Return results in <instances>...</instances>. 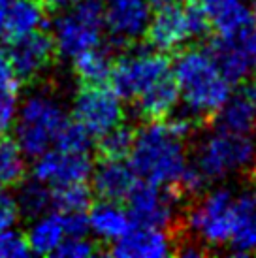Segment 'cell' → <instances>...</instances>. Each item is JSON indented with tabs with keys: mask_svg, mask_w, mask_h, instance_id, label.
<instances>
[{
	"mask_svg": "<svg viewBox=\"0 0 256 258\" xmlns=\"http://www.w3.org/2000/svg\"><path fill=\"white\" fill-rule=\"evenodd\" d=\"M254 14H256V6H254Z\"/></svg>",
	"mask_w": 256,
	"mask_h": 258,
	"instance_id": "obj_44",
	"label": "cell"
},
{
	"mask_svg": "<svg viewBox=\"0 0 256 258\" xmlns=\"http://www.w3.org/2000/svg\"><path fill=\"white\" fill-rule=\"evenodd\" d=\"M217 128L235 132V134H250L256 128V102L249 93L230 94L222 108L215 113Z\"/></svg>",
	"mask_w": 256,
	"mask_h": 258,
	"instance_id": "obj_22",
	"label": "cell"
},
{
	"mask_svg": "<svg viewBox=\"0 0 256 258\" xmlns=\"http://www.w3.org/2000/svg\"><path fill=\"white\" fill-rule=\"evenodd\" d=\"M8 45V57L19 81H30L43 74L57 53L53 36L43 29L17 38Z\"/></svg>",
	"mask_w": 256,
	"mask_h": 258,
	"instance_id": "obj_12",
	"label": "cell"
},
{
	"mask_svg": "<svg viewBox=\"0 0 256 258\" xmlns=\"http://www.w3.org/2000/svg\"><path fill=\"white\" fill-rule=\"evenodd\" d=\"M241 38H243V43H245V47L249 49L250 57L254 58V62H256V23H252V25H250L247 30H243Z\"/></svg>",
	"mask_w": 256,
	"mask_h": 258,
	"instance_id": "obj_38",
	"label": "cell"
},
{
	"mask_svg": "<svg viewBox=\"0 0 256 258\" xmlns=\"http://www.w3.org/2000/svg\"><path fill=\"white\" fill-rule=\"evenodd\" d=\"M93 173V162L87 153H72L51 147L34 158L32 177L47 186L87 183Z\"/></svg>",
	"mask_w": 256,
	"mask_h": 258,
	"instance_id": "obj_11",
	"label": "cell"
},
{
	"mask_svg": "<svg viewBox=\"0 0 256 258\" xmlns=\"http://www.w3.org/2000/svg\"><path fill=\"white\" fill-rule=\"evenodd\" d=\"M145 38L151 47L160 53L175 51L192 40L183 4L171 2L168 6L157 8V14L149 19Z\"/></svg>",
	"mask_w": 256,
	"mask_h": 258,
	"instance_id": "obj_13",
	"label": "cell"
},
{
	"mask_svg": "<svg viewBox=\"0 0 256 258\" xmlns=\"http://www.w3.org/2000/svg\"><path fill=\"white\" fill-rule=\"evenodd\" d=\"M171 74V62L166 53L157 49L128 51L111 66V89L122 100H134L157 81Z\"/></svg>",
	"mask_w": 256,
	"mask_h": 258,
	"instance_id": "obj_6",
	"label": "cell"
},
{
	"mask_svg": "<svg viewBox=\"0 0 256 258\" xmlns=\"http://www.w3.org/2000/svg\"><path fill=\"white\" fill-rule=\"evenodd\" d=\"M183 194L173 185H155L138 179L128 192V215L138 226L151 228H170Z\"/></svg>",
	"mask_w": 256,
	"mask_h": 258,
	"instance_id": "obj_8",
	"label": "cell"
},
{
	"mask_svg": "<svg viewBox=\"0 0 256 258\" xmlns=\"http://www.w3.org/2000/svg\"><path fill=\"white\" fill-rule=\"evenodd\" d=\"M134 144V130L117 124L115 128L104 132L98 136V155L102 158H113V160H124L130 155Z\"/></svg>",
	"mask_w": 256,
	"mask_h": 258,
	"instance_id": "obj_28",
	"label": "cell"
},
{
	"mask_svg": "<svg viewBox=\"0 0 256 258\" xmlns=\"http://www.w3.org/2000/svg\"><path fill=\"white\" fill-rule=\"evenodd\" d=\"M209 181L256 170V140L252 134H235L217 128L198 144L192 160Z\"/></svg>",
	"mask_w": 256,
	"mask_h": 258,
	"instance_id": "obj_4",
	"label": "cell"
},
{
	"mask_svg": "<svg viewBox=\"0 0 256 258\" xmlns=\"http://www.w3.org/2000/svg\"><path fill=\"white\" fill-rule=\"evenodd\" d=\"M30 254L27 237L14 228L0 234V258H25Z\"/></svg>",
	"mask_w": 256,
	"mask_h": 258,
	"instance_id": "obj_32",
	"label": "cell"
},
{
	"mask_svg": "<svg viewBox=\"0 0 256 258\" xmlns=\"http://www.w3.org/2000/svg\"><path fill=\"white\" fill-rule=\"evenodd\" d=\"M104 27L115 47H126L145 36L151 19V4L147 0H102Z\"/></svg>",
	"mask_w": 256,
	"mask_h": 258,
	"instance_id": "obj_10",
	"label": "cell"
},
{
	"mask_svg": "<svg viewBox=\"0 0 256 258\" xmlns=\"http://www.w3.org/2000/svg\"><path fill=\"white\" fill-rule=\"evenodd\" d=\"M45 12H53V14H62L64 10L74 4V0H40Z\"/></svg>",
	"mask_w": 256,
	"mask_h": 258,
	"instance_id": "obj_39",
	"label": "cell"
},
{
	"mask_svg": "<svg viewBox=\"0 0 256 258\" xmlns=\"http://www.w3.org/2000/svg\"><path fill=\"white\" fill-rule=\"evenodd\" d=\"M226 247L239 256L256 252V188L235 194L234 221Z\"/></svg>",
	"mask_w": 256,
	"mask_h": 258,
	"instance_id": "obj_17",
	"label": "cell"
},
{
	"mask_svg": "<svg viewBox=\"0 0 256 258\" xmlns=\"http://www.w3.org/2000/svg\"><path fill=\"white\" fill-rule=\"evenodd\" d=\"M19 219H21V211H19L15 198L0 192V234L15 228Z\"/></svg>",
	"mask_w": 256,
	"mask_h": 258,
	"instance_id": "obj_35",
	"label": "cell"
},
{
	"mask_svg": "<svg viewBox=\"0 0 256 258\" xmlns=\"http://www.w3.org/2000/svg\"><path fill=\"white\" fill-rule=\"evenodd\" d=\"M45 25V8L40 0L0 2V42H14Z\"/></svg>",
	"mask_w": 256,
	"mask_h": 258,
	"instance_id": "obj_15",
	"label": "cell"
},
{
	"mask_svg": "<svg viewBox=\"0 0 256 258\" xmlns=\"http://www.w3.org/2000/svg\"><path fill=\"white\" fill-rule=\"evenodd\" d=\"M25 237L29 241L30 252L40 254V256L55 254L58 245L62 243V239L66 237L62 213L60 211H53V213L45 211L40 217H34Z\"/></svg>",
	"mask_w": 256,
	"mask_h": 258,
	"instance_id": "obj_23",
	"label": "cell"
},
{
	"mask_svg": "<svg viewBox=\"0 0 256 258\" xmlns=\"http://www.w3.org/2000/svg\"><path fill=\"white\" fill-rule=\"evenodd\" d=\"M207 51L211 53L217 68L232 85L245 81L247 76L252 72L254 58L250 57L249 49L245 47L241 34H237V36H215Z\"/></svg>",
	"mask_w": 256,
	"mask_h": 258,
	"instance_id": "obj_16",
	"label": "cell"
},
{
	"mask_svg": "<svg viewBox=\"0 0 256 258\" xmlns=\"http://www.w3.org/2000/svg\"><path fill=\"white\" fill-rule=\"evenodd\" d=\"M93 200V192L85 183L53 186L51 188V208L60 213L68 211H87Z\"/></svg>",
	"mask_w": 256,
	"mask_h": 258,
	"instance_id": "obj_27",
	"label": "cell"
},
{
	"mask_svg": "<svg viewBox=\"0 0 256 258\" xmlns=\"http://www.w3.org/2000/svg\"><path fill=\"white\" fill-rule=\"evenodd\" d=\"M72 60H74V72L81 79V83H106L113 66L109 49L102 47V43L79 53Z\"/></svg>",
	"mask_w": 256,
	"mask_h": 258,
	"instance_id": "obj_24",
	"label": "cell"
},
{
	"mask_svg": "<svg viewBox=\"0 0 256 258\" xmlns=\"http://www.w3.org/2000/svg\"><path fill=\"white\" fill-rule=\"evenodd\" d=\"M62 224L66 237H78L89 234L87 211H68V213H62Z\"/></svg>",
	"mask_w": 256,
	"mask_h": 258,
	"instance_id": "obj_36",
	"label": "cell"
},
{
	"mask_svg": "<svg viewBox=\"0 0 256 258\" xmlns=\"http://www.w3.org/2000/svg\"><path fill=\"white\" fill-rule=\"evenodd\" d=\"M74 119L98 138L122 122V98L106 83H83L74 98Z\"/></svg>",
	"mask_w": 256,
	"mask_h": 258,
	"instance_id": "obj_9",
	"label": "cell"
},
{
	"mask_svg": "<svg viewBox=\"0 0 256 258\" xmlns=\"http://www.w3.org/2000/svg\"><path fill=\"white\" fill-rule=\"evenodd\" d=\"M207 183H209V179L202 173V170H200L198 166L194 164V162H188L186 168L183 170V173H181V177H179L177 185L175 186L179 188V192L181 194L198 196V194H202L204 190H206Z\"/></svg>",
	"mask_w": 256,
	"mask_h": 258,
	"instance_id": "obj_34",
	"label": "cell"
},
{
	"mask_svg": "<svg viewBox=\"0 0 256 258\" xmlns=\"http://www.w3.org/2000/svg\"><path fill=\"white\" fill-rule=\"evenodd\" d=\"M94 254H98V247L94 241L87 239V236L64 237L55 251V256L58 258H91Z\"/></svg>",
	"mask_w": 256,
	"mask_h": 258,
	"instance_id": "obj_31",
	"label": "cell"
},
{
	"mask_svg": "<svg viewBox=\"0 0 256 258\" xmlns=\"http://www.w3.org/2000/svg\"><path fill=\"white\" fill-rule=\"evenodd\" d=\"M171 245L164 228L132 224L124 236L111 243L109 254L119 258H164L173 254Z\"/></svg>",
	"mask_w": 256,
	"mask_h": 258,
	"instance_id": "obj_14",
	"label": "cell"
},
{
	"mask_svg": "<svg viewBox=\"0 0 256 258\" xmlns=\"http://www.w3.org/2000/svg\"><path fill=\"white\" fill-rule=\"evenodd\" d=\"M0 87H15L19 89V78L15 76L14 66L10 62L8 51L0 45Z\"/></svg>",
	"mask_w": 256,
	"mask_h": 258,
	"instance_id": "obj_37",
	"label": "cell"
},
{
	"mask_svg": "<svg viewBox=\"0 0 256 258\" xmlns=\"http://www.w3.org/2000/svg\"><path fill=\"white\" fill-rule=\"evenodd\" d=\"M151 4V8H162V6H168L171 2H177V0H147Z\"/></svg>",
	"mask_w": 256,
	"mask_h": 258,
	"instance_id": "obj_42",
	"label": "cell"
},
{
	"mask_svg": "<svg viewBox=\"0 0 256 258\" xmlns=\"http://www.w3.org/2000/svg\"><path fill=\"white\" fill-rule=\"evenodd\" d=\"M171 76L179 89V98L194 121L215 117L234 87L217 68L211 53L202 47L181 51L171 64Z\"/></svg>",
	"mask_w": 256,
	"mask_h": 258,
	"instance_id": "obj_2",
	"label": "cell"
},
{
	"mask_svg": "<svg viewBox=\"0 0 256 258\" xmlns=\"http://www.w3.org/2000/svg\"><path fill=\"white\" fill-rule=\"evenodd\" d=\"M91 145H93V134L76 119L74 121L68 119V122L58 134L55 147L62 151H72V153H87L91 149Z\"/></svg>",
	"mask_w": 256,
	"mask_h": 258,
	"instance_id": "obj_29",
	"label": "cell"
},
{
	"mask_svg": "<svg viewBox=\"0 0 256 258\" xmlns=\"http://www.w3.org/2000/svg\"><path fill=\"white\" fill-rule=\"evenodd\" d=\"M66 122L68 115L55 96L47 93L30 94L23 104H19L15 119V140L25 157L36 158L55 147Z\"/></svg>",
	"mask_w": 256,
	"mask_h": 258,
	"instance_id": "obj_3",
	"label": "cell"
},
{
	"mask_svg": "<svg viewBox=\"0 0 256 258\" xmlns=\"http://www.w3.org/2000/svg\"><path fill=\"white\" fill-rule=\"evenodd\" d=\"M0 192H2V185H0Z\"/></svg>",
	"mask_w": 256,
	"mask_h": 258,
	"instance_id": "obj_43",
	"label": "cell"
},
{
	"mask_svg": "<svg viewBox=\"0 0 256 258\" xmlns=\"http://www.w3.org/2000/svg\"><path fill=\"white\" fill-rule=\"evenodd\" d=\"M19 192L15 196V202L19 206L21 215L34 219L45 213L51 208V186L32 177V181L19 183Z\"/></svg>",
	"mask_w": 256,
	"mask_h": 258,
	"instance_id": "obj_26",
	"label": "cell"
},
{
	"mask_svg": "<svg viewBox=\"0 0 256 258\" xmlns=\"http://www.w3.org/2000/svg\"><path fill=\"white\" fill-rule=\"evenodd\" d=\"M234 198L235 194L219 186L200 198L186 215V224L200 245L206 247H226L234 221Z\"/></svg>",
	"mask_w": 256,
	"mask_h": 258,
	"instance_id": "obj_7",
	"label": "cell"
},
{
	"mask_svg": "<svg viewBox=\"0 0 256 258\" xmlns=\"http://www.w3.org/2000/svg\"><path fill=\"white\" fill-rule=\"evenodd\" d=\"M217 36H237L254 23V12L245 0H198Z\"/></svg>",
	"mask_w": 256,
	"mask_h": 258,
	"instance_id": "obj_18",
	"label": "cell"
},
{
	"mask_svg": "<svg viewBox=\"0 0 256 258\" xmlns=\"http://www.w3.org/2000/svg\"><path fill=\"white\" fill-rule=\"evenodd\" d=\"M177 102L179 89L171 74L168 78L157 81L155 85H151L147 91H143L140 96L134 98L136 109L145 121H158V119L170 117L171 111L177 106Z\"/></svg>",
	"mask_w": 256,
	"mask_h": 258,
	"instance_id": "obj_21",
	"label": "cell"
},
{
	"mask_svg": "<svg viewBox=\"0 0 256 258\" xmlns=\"http://www.w3.org/2000/svg\"><path fill=\"white\" fill-rule=\"evenodd\" d=\"M249 94H250V96H252V100L256 102V68H254V70H252V78H250Z\"/></svg>",
	"mask_w": 256,
	"mask_h": 258,
	"instance_id": "obj_41",
	"label": "cell"
},
{
	"mask_svg": "<svg viewBox=\"0 0 256 258\" xmlns=\"http://www.w3.org/2000/svg\"><path fill=\"white\" fill-rule=\"evenodd\" d=\"M185 140L171 126L170 119L147 121L134 132V144L128 155V164L136 177L155 185H177L186 164Z\"/></svg>",
	"mask_w": 256,
	"mask_h": 258,
	"instance_id": "obj_1",
	"label": "cell"
},
{
	"mask_svg": "<svg viewBox=\"0 0 256 258\" xmlns=\"http://www.w3.org/2000/svg\"><path fill=\"white\" fill-rule=\"evenodd\" d=\"M183 10H185L186 25H188L192 40H194V38L206 36L207 30L211 29V27H209L207 15H206V12H204V8L200 6L198 0H185V2H183Z\"/></svg>",
	"mask_w": 256,
	"mask_h": 258,
	"instance_id": "obj_33",
	"label": "cell"
},
{
	"mask_svg": "<svg viewBox=\"0 0 256 258\" xmlns=\"http://www.w3.org/2000/svg\"><path fill=\"white\" fill-rule=\"evenodd\" d=\"M25 175H27V160L17 140L0 134V185H19L25 179Z\"/></svg>",
	"mask_w": 256,
	"mask_h": 258,
	"instance_id": "obj_25",
	"label": "cell"
},
{
	"mask_svg": "<svg viewBox=\"0 0 256 258\" xmlns=\"http://www.w3.org/2000/svg\"><path fill=\"white\" fill-rule=\"evenodd\" d=\"M87 221H89V232L100 241L113 243L119 237H122L128 230L132 228V219L128 211L121 208L119 202L102 200L87 209Z\"/></svg>",
	"mask_w": 256,
	"mask_h": 258,
	"instance_id": "obj_20",
	"label": "cell"
},
{
	"mask_svg": "<svg viewBox=\"0 0 256 258\" xmlns=\"http://www.w3.org/2000/svg\"><path fill=\"white\" fill-rule=\"evenodd\" d=\"M0 2H2V0H0Z\"/></svg>",
	"mask_w": 256,
	"mask_h": 258,
	"instance_id": "obj_45",
	"label": "cell"
},
{
	"mask_svg": "<svg viewBox=\"0 0 256 258\" xmlns=\"http://www.w3.org/2000/svg\"><path fill=\"white\" fill-rule=\"evenodd\" d=\"M19 111V94L15 87H0V134H6L15 124Z\"/></svg>",
	"mask_w": 256,
	"mask_h": 258,
	"instance_id": "obj_30",
	"label": "cell"
},
{
	"mask_svg": "<svg viewBox=\"0 0 256 258\" xmlns=\"http://www.w3.org/2000/svg\"><path fill=\"white\" fill-rule=\"evenodd\" d=\"M93 179V190L102 200L121 202L126 200L128 192L136 185L134 170L124 160H113V158H102L96 168L91 173Z\"/></svg>",
	"mask_w": 256,
	"mask_h": 258,
	"instance_id": "obj_19",
	"label": "cell"
},
{
	"mask_svg": "<svg viewBox=\"0 0 256 258\" xmlns=\"http://www.w3.org/2000/svg\"><path fill=\"white\" fill-rule=\"evenodd\" d=\"M204 252L206 251L200 247V243H190V245H183V247L177 251V254L186 256V258H196V256H202Z\"/></svg>",
	"mask_w": 256,
	"mask_h": 258,
	"instance_id": "obj_40",
	"label": "cell"
},
{
	"mask_svg": "<svg viewBox=\"0 0 256 258\" xmlns=\"http://www.w3.org/2000/svg\"><path fill=\"white\" fill-rule=\"evenodd\" d=\"M104 29L102 0H74V4L53 23L51 36L57 53L64 58H74L79 53L100 45Z\"/></svg>",
	"mask_w": 256,
	"mask_h": 258,
	"instance_id": "obj_5",
	"label": "cell"
}]
</instances>
